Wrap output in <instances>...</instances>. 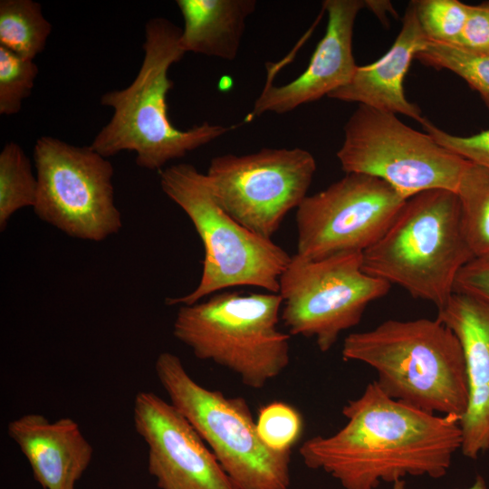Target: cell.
I'll return each instance as SVG.
<instances>
[{
	"label": "cell",
	"mask_w": 489,
	"mask_h": 489,
	"mask_svg": "<svg viewBox=\"0 0 489 489\" xmlns=\"http://www.w3.org/2000/svg\"><path fill=\"white\" fill-rule=\"evenodd\" d=\"M347 423L299 448L304 465L344 489H377L408 475L438 479L461 449L459 419L430 414L389 398L376 381L342 408Z\"/></svg>",
	"instance_id": "6da1fadb"
},
{
	"label": "cell",
	"mask_w": 489,
	"mask_h": 489,
	"mask_svg": "<svg viewBox=\"0 0 489 489\" xmlns=\"http://www.w3.org/2000/svg\"><path fill=\"white\" fill-rule=\"evenodd\" d=\"M181 28L164 17L145 25L144 57L132 82L105 92L103 106L113 110L110 121L90 145L105 158L122 151L136 153L139 167L160 170L168 161L185 157L235 129L206 121L187 129L174 126L168 116L167 95L173 87L168 70L186 53L181 49Z\"/></svg>",
	"instance_id": "7a4b0ae2"
},
{
	"label": "cell",
	"mask_w": 489,
	"mask_h": 489,
	"mask_svg": "<svg viewBox=\"0 0 489 489\" xmlns=\"http://www.w3.org/2000/svg\"><path fill=\"white\" fill-rule=\"evenodd\" d=\"M344 360L367 364L389 398L422 411L463 417L468 399L464 353L455 333L437 318L388 320L349 334Z\"/></svg>",
	"instance_id": "3957f363"
},
{
	"label": "cell",
	"mask_w": 489,
	"mask_h": 489,
	"mask_svg": "<svg viewBox=\"0 0 489 489\" xmlns=\"http://www.w3.org/2000/svg\"><path fill=\"white\" fill-rule=\"evenodd\" d=\"M473 260L457 194L433 189L405 201L383 235L362 252V269L438 309L454 293L460 270Z\"/></svg>",
	"instance_id": "277c9868"
},
{
	"label": "cell",
	"mask_w": 489,
	"mask_h": 489,
	"mask_svg": "<svg viewBox=\"0 0 489 489\" xmlns=\"http://www.w3.org/2000/svg\"><path fill=\"white\" fill-rule=\"evenodd\" d=\"M279 293L219 292L207 300L180 305L174 337L202 360L235 373L248 388L260 389L290 363V335L278 329Z\"/></svg>",
	"instance_id": "5b68a950"
},
{
	"label": "cell",
	"mask_w": 489,
	"mask_h": 489,
	"mask_svg": "<svg viewBox=\"0 0 489 489\" xmlns=\"http://www.w3.org/2000/svg\"><path fill=\"white\" fill-rule=\"evenodd\" d=\"M163 192L187 214L202 240L205 257L197 286L168 305H189L224 289L260 287L279 292V280L291 255L272 239L251 232L217 202L206 174L188 163L159 172Z\"/></svg>",
	"instance_id": "8992f818"
},
{
	"label": "cell",
	"mask_w": 489,
	"mask_h": 489,
	"mask_svg": "<svg viewBox=\"0 0 489 489\" xmlns=\"http://www.w3.org/2000/svg\"><path fill=\"white\" fill-rule=\"evenodd\" d=\"M157 378L170 403L189 421L238 489H288L291 450L261 439L245 399L208 389L188 374L180 358L163 351Z\"/></svg>",
	"instance_id": "52a82bcc"
},
{
	"label": "cell",
	"mask_w": 489,
	"mask_h": 489,
	"mask_svg": "<svg viewBox=\"0 0 489 489\" xmlns=\"http://www.w3.org/2000/svg\"><path fill=\"white\" fill-rule=\"evenodd\" d=\"M337 158L346 174L378 177L405 199L433 189L456 193L470 164L396 114L365 105L348 119Z\"/></svg>",
	"instance_id": "ba28073f"
},
{
	"label": "cell",
	"mask_w": 489,
	"mask_h": 489,
	"mask_svg": "<svg viewBox=\"0 0 489 489\" xmlns=\"http://www.w3.org/2000/svg\"><path fill=\"white\" fill-rule=\"evenodd\" d=\"M390 288L363 271L360 252L316 260L295 254L279 280L281 319L290 334L313 338L326 352L342 331L359 324L367 306Z\"/></svg>",
	"instance_id": "9c48e42d"
},
{
	"label": "cell",
	"mask_w": 489,
	"mask_h": 489,
	"mask_svg": "<svg viewBox=\"0 0 489 489\" xmlns=\"http://www.w3.org/2000/svg\"><path fill=\"white\" fill-rule=\"evenodd\" d=\"M38 181L33 207L39 219L65 235L101 242L119 233L111 162L91 146H74L51 136L34 147Z\"/></svg>",
	"instance_id": "30bf717a"
},
{
	"label": "cell",
	"mask_w": 489,
	"mask_h": 489,
	"mask_svg": "<svg viewBox=\"0 0 489 489\" xmlns=\"http://www.w3.org/2000/svg\"><path fill=\"white\" fill-rule=\"evenodd\" d=\"M317 168L301 148L214 157L206 176L224 210L245 228L272 239L286 215L298 208Z\"/></svg>",
	"instance_id": "8fae6325"
},
{
	"label": "cell",
	"mask_w": 489,
	"mask_h": 489,
	"mask_svg": "<svg viewBox=\"0 0 489 489\" xmlns=\"http://www.w3.org/2000/svg\"><path fill=\"white\" fill-rule=\"evenodd\" d=\"M406 200L378 177L346 174L298 206L296 254L316 260L362 253L383 235Z\"/></svg>",
	"instance_id": "7c38bea8"
},
{
	"label": "cell",
	"mask_w": 489,
	"mask_h": 489,
	"mask_svg": "<svg viewBox=\"0 0 489 489\" xmlns=\"http://www.w3.org/2000/svg\"><path fill=\"white\" fill-rule=\"evenodd\" d=\"M133 424L159 489H238L189 421L151 391H139Z\"/></svg>",
	"instance_id": "4fadbf2b"
},
{
	"label": "cell",
	"mask_w": 489,
	"mask_h": 489,
	"mask_svg": "<svg viewBox=\"0 0 489 489\" xmlns=\"http://www.w3.org/2000/svg\"><path fill=\"white\" fill-rule=\"evenodd\" d=\"M326 31L309 65L293 81L274 86L267 83L254 101L252 118L265 112L283 114L315 101L347 84L358 65L352 52L356 17L366 7L361 0H325Z\"/></svg>",
	"instance_id": "5bb4252c"
},
{
	"label": "cell",
	"mask_w": 489,
	"mask_h": 489,
	"mask_svg": "<svg viewBox=\"0 0 489 489\" xmlns=\"http://www.w3.org/2000/svg\"><path fill=\"white\" fill-rule=\"evenodd\" d=\"M457 337L464 353L468 399L459 421L461 452L476 459L489 449V304L454 292L437 317Z\"/></svg>",
	"instance_id": "9a60e30c"
},
{
	"label": "cell",
	"mask_w": 489,
	"mask_h": 489,
	"mask_svg": "<svg viewBox=\"0 0 489 489\" xmlns=\"http://www.w3.org/2000/svg\"><path fill=\"white\" fill-rule=\"evenodd\" d=\"M7 434L43 489H75L92 460V446L71 417L51 422L42 414H24L8 423Z\"/></svg>",
	"instance_id": "2e32d148"
},
{
	"label": "cell",
	"mask_w": 489,
	"mask_h": 489,
	"mask_svg": "<svg viewBox=\"0 0 489 489\" xmlns=\"http://www.w3.org/2000/svg\"><path fill=\"white\" fill-rule=\"evenodd\" d=\"M428 42L412 1L406 9L399 34L388 51L376 62L358 66L350 81L328 97L402 114L422 124L425 118L421 110L407 99L403 84L412 60Z\"/></svg>",
	"instance_id": "e0dca14e"
},
{
	"label": "cell",
	"mask_w": 489,
	"mask_h": 489,
	"mask_svg": "<svg viewBox=\"0 0 489 489\" xmlns=\"http://www.w3.org/2000/svg\"><path fill=\"white\" fill-rule=\"evenodd\" d=\"M183 17L181 49L225 61L239 52L247 18L255 0H177Z\"/></svg>",
	"instance_id": "ac0fdd59"
},
{
	"label": "cell",
	"mask_w": 489,
	"mask_h": 489,
	"mask_svg": "<svg viewBox=\"0 0 489 489\" xmlns=\"http://www.w3.org/2000/svg\"><path fill=\"white\" fill-rule=\"evenodd\" d=\"M52 32L41 4L33 0L0 1V46L29 60L45 48Z\"/></svg>",
	"instance_id": "d6986e66"
},
{
	"label": "cell",
	"mask_w": 489,
	"mask_h": 489,
	"mask_svg": "<svg viewBox=\"0 0 489 489\" xmlns=\"http://www.w3.org/2000/svg\"><path fill=\"white\" fill-rule=\"evenodd\" d=\"M456 194L464 235L474 260L489 264V169L470 162Z\"/></svg>",
	"instance_id": "ffe728a7"
},
{
	"label": "cell",
	"mask_w": 489,
	"mask_h": 489,
	"mask_svg": "<svg viewBox=\"0 0 489 489\" xmlns=\"http://www.w3.org/2000/svg\"><path fill=\"white\" fill-rule=\"evenodd\" d=\"M38 181L32 164L16 142L5 143L0 152V230L4 231L15 212L34 207Z\"/></svg>",
	"instance_id": "44dd1931"
},
{
	"label": "cell",
	"mask_w": 489,
	"mask_h": 489,
	"mask_svg": "<svg viewBox=\"0 0 489 489\" xmlns=\"http://www.w3.org/2000/svg\"><path fill=\"white\" fill-rule=\"evenodd\" d=\"M415 59L436 69L448 70L462 78L470 88L479 93L489 109V53L428 42Z\"/></svg>",
	"instance_id": "7402d4cb"
},
{
	"label": "cell",
	"mask_w": 489,
	"mask_h": 489,
	"mask_svg": "<svg viewBox=\"0 0 489 489\" xmlns=\"http://www.w3.org/2000/svg\"><path fill=\"white\" fill-rule=\"evenodd\" d=\"M414 4L420 27L429 42L456 44L469 5L458 0H417Z\"/></svg>",
	"instance_id": "603a6c76"
},
{
	"label": "cell",
	"mask_w": 489,
	"mask_h": 489,
	"mask_svg": "<svg viewBox=\"0 0 489 489\" xmlns=\"http://www.w3.org/2000/svg\"><path fill=\"white\" fill-rule=\"evenodd\" d=\"M39 69L34 60L23 58L0 46V114L20 111L32 93Z\"/></svg>",
	"instance_id": "cb8c5ba5"
},
{
	"label": "cell",
	"mask_w": 489,
	"mask_h": 489,
	"mask_svg": "<svg viewBox=\"0 0 489 489\" xmlns=\"http://www.w3.org/2000/svg\"><path fill=\"white\" fill-rule=\"evenodd\" d=\"M264 443L275 451H289L302 430L300 413L283 402H273L263 407L256 422Z\"/></svg>",
	"instance_id": "d4e9b609"
},
{
	"label": "cell",
	"mask_w": 489,
	"mask_h": 489,
	"mask_svg": "<svg viewBox=\"0 0 489 489\" xmlns=\"http://www.w3.org/2000/svg\"><path fill=\"white\" fill-rule=\"evenodd\" d=\"M422 126L438 144L467 161L489 169V129L470 136L448 133L425 119Z\"/></svg>",
	"instance_id": "484cf974"
},
{
	"label": "cell",
	"mask_w": 489,
	"mask_h": 489,
	"mask_svg": "<svg viewBox=\"0 0 489 489\" xmlns=\"http://www.w3.org/2000/svg\"><path fill=\"white\" fill-rule=\"evenodd\" d=\"M455 46L489 53V1L469 5L465 24Z\"/></svg>",
	"instance_id": "4316f807"
},
{
	"label": "cell",
	"mask_w": 489,
	"mask_h": 489,
	"mask_svg": "<svg viewBox=\"0 0 489 489\" xmlns=\"http://www.w3.org/2000/svg\"><path fill=\"white\" fill-rule=\"evenodd\" d=\"M454 292L465 293L489 304V264L469 262L458 273Z\"/></svg>",
	"instance_id": "83f0119b"
},
{
	"label": "cell",
	"mask_w": 489,
	"mask_h": 489,
	"mask_svg": "<svg viewBox=\"0 0 489 489\" xmlns=\"http://www.w3.org/2000/svg\"><path fill=\"white\" fill-rule=\"evenodd\" d=\"M466 489H487L484 479L481 475H477L474 484Z\"/></svg>",
	"instance_id": "f1b7e54d"
},
{
	"label": "cell",
	"mask_w": 489,
	"mask_h": 489,
	"mask_svg": "<svg viewBox=\"0 0 489 489\" xmlns=\"http://www.w3.org/2000/svg\"><path fill=\"white\" fill-rule=\"evenodd\" d=\"M390 489H406L405 480H400L393 483Z\"/></svg>",
	"instance_id": "f546056e"
}]
</instances>
